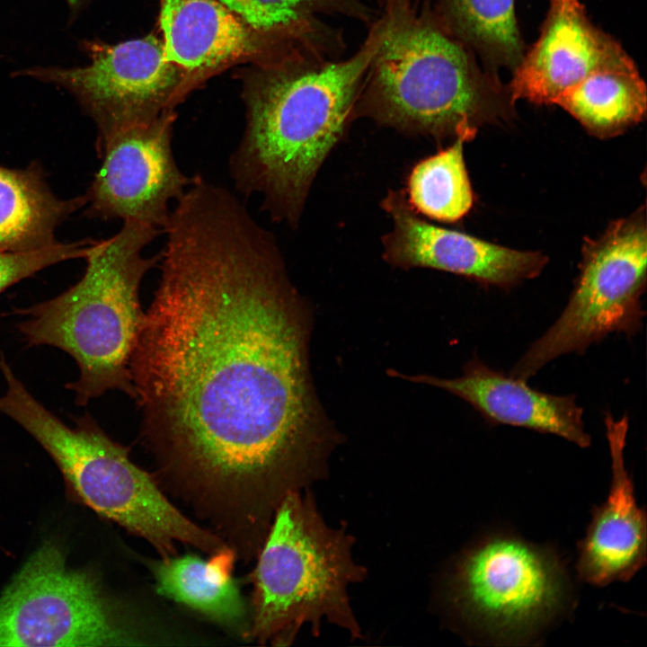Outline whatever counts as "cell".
<instances>
[{
	"instance_id": "1",
	"label": "cell",
	"mask_w": 647,
	"mask_h": 647,
	"mask_svg": "<svg viewBox=\"0 0 647 647\" xmlns=\"http://www.w3.org/2000/svg\"><path fill=\"white\" fill-rule=\"evenodd\" d=\"M130 361L162 469L234 527L322 478L337 436L309 373L307 310L271 233L226 191L186 196Z\"/></svg>"
},
{
	"instance_id": "2",
	"label": "cell",
	"mask_w": 647,
	"mask_h": 647,
	"mask_svg": "<svg viewBox=\"0 0 647 647\" xmlns=\"http://www.w3.org/2000/svg\"><path fill=\"white\" fill-rule=\"evenodd\" d=\"M379 40L375 21L347 59L286 58L255 65L245 80V126L229 173L241 195L261 198L272 220L297 225L320 167L353 118Z\"/></svg>"
},
{
	"instance_id": "3",
	"label": "cell",
	"mask_w": 647,
	"mask_h": 647,
	"mask_svg": "<svg viewBox=\"0 0 647 647\" xmlns=\"http://www.w3.org/2000/svg\"><path fill=\"white\" fill-rule=\"evenodd\" d=\"M380 40L364 76L353 117L401 132L472 139L479 128L509 122L514 101L496 73L433 13L411 1L385 9Z\"/></svg>"
},
{
	"instance_id": "4",
	"label": "cell",
	"mask_w": 647,
	"mask_h": 647,
	"mask_svg": "<svg viewBox=\"0 0 647 647\" xmlns=\"http://www.w3.org/2000/svg\"><path fill=\"white\" fill-rule=\"evenodd\" d=\"M163 229L125 220L112 236L93 240L84 258V275L62 294L28 308L13 310L25 318L18 331L30 346L49 345L68 353L79 377L66 385L84 406L107 391L120 390L134 399L130 361L144 314L140 284L158 265L160 253L145 249Z\"/></svg>"
},
{
	"instance_id": "5",
	"label": "cell",
	"mask_w": 647,
	"mask_h": 647,
	"mask_svg": "<svg viewBox=\"0 0 647 647\" xmlns=\"http://www.w3.org/2000/svg\"><path fill=\"white\" fill-rule=\"evenodd\" d=\"M0 371L6 384L0 412L49 453L74 500L147 540L163 557L174 554L176 543L211 554L226 546L182 514L130 460L129 448L111 439L89 413L70 428L32 396L5 360Z\"/></svg>"
},
{
	"instance_id": "6",
	"label": "cell",
	"mask_w": 647,
	"mask_h": 647,
	"mask_svg": "<svg viewBox=\"0 0 647 647\" xmlns=\"http://www.w3.org/2000/svg\"><path fill=\"white\" fill-rule=\"evenodd\" d=\"M353 541L325 523L310 492L288 493L259 549L252 636L287 646L307 624L317 636L325 619L360 638L348 589L366 570L352 558Z\"/></svg>"
},
{
	"instance_id": "7",
	"label": "cell",
	"mask_w": 647,
	"mask_h": 647,
	"mask_svg": "<svg viewBox=\"0 0 647 647\" xmlns=\"http://www.w3.org/2000/svg\"><path fill=\"white\" fill-rule=\"evenodd\" d=\"M581 254L566 306L518 360L510 376L527 380L552 360L583 353L611 333L632 336L641 330L647 269L645 208L611 223L598 237L586 239Z\"/></svg>"
},
{
	"instance_id": "8",
	"label": "cell",
	"mask_w": 647,
	"mask_h": 647,
	"mask_svg": "<svg viewBox=\"0 0 647 647\" xmlns=\"http://www.w3.org/2000/svg\"><path fill=\"white\" fill-rule=\"evenodd\" d=\"M134 636L98 577L47 540L0 597V646H118Z\"/></svg>"
},
{
	"instance_id": "9",
	"label": "cell",
	"mask_w": 647,
	"mask_h": 647,
	"mask_svg": "<svg viewBox=\"0 0 647 647\" xmlns=\"http://www.w3.org/2000/svg\"><path fill=\"white\" fill-rule=\"evenodd\" d=\"M89 63L33 66L16 72L65 89L97 128L96 143L127 126L173 112L189 93L182 71L155 35L118 44L85 41Z\"/></svg>"
},
{
	"instance_id": "10",
	"label": "cell",
	"mask_w": 647,
	"mask_h": 647,
	"mask_svg": "<svg viewBox=\"0 0 647 647\" xmlns=\"http://www.w3.org/2000/svg\"><path fill=\"white\" fill-rule=\"evenodd\" d=\"M565 581L545 549L509 536L489 537L457 562L449 598L458 612L501 638L523 635L560 609Z\"/></svg>"
},
{
	"instance_id": "11",
	"label": "cell",
	"mask_w": 647,
	"mask_h": 647,
	"mask_svg": "<svg viewBox=\"0 0 647 647\" xmlns=\"http://www.w3.org/2000/svg\"><path fill=\"white\" fill-rule=\"evenodd\" d=\"M175 112L122 128L95 144L101 165L85 194L88 215L163 229L170 204L195 182L179 168L173 151Z\"/></svg>"
},
{
	"instance_id": "12",
	"label": "cell",
	"mask_w": 647,
	"mask_h": 647,
	"mask_svg": "<svg viewBox=\"0 0 647 647\" xmlns=\"http://www.w3.org/2000/svg\"><path fill=\"white\" fill-rule=\"evenodd\" d=\"M382 208L392 220L382 240L384 258L394 266L435 269L510 288L537 277L546 265L542 253L508 248L427 222L403 191H389Z\"/></svg>"
},
{
	"instance_id": "13",
	"label": "cell",
	"mask_w": 647,
	"mask_h": 647,
	"mask_svg": "<svg viewBox=\"0 0 647 647\" xmlns=\"http://www.w3.org/2000/svg\"><path fill=\"white\" fill-rule=\"evenodd\" d=\"M629 59L616 40L592 23L580 0H550L540 35L512 71L508 88L514 102L554 104L592 72Z\"/></svg>"
},
{
	"instance_id": "14",
	"label": "cell",
	"mask_w": 647,
	"mask_h": 647,
	"mask_svg": "<svg viewBox=\"0 0 647 647\" xmlns=\"http://www.w3.org/2000/svg\"><path fill=\"white\" fill-rule=\"evenodd\" d=\"M166 58L190 92L232 65L269 64L292 57L217 0H159Z\"/></svg>"
},
{
	"instance_id": "15",
	"label": "cell",
	"mask_w": 647,
	"mask_h": 647,
	"mask_svg": "<svg viewBox=\"0 0 647 647\" xmlns=\"http://www.w3.org/2000/svg\"><path fill=\"white\" fill-rule=\"evenodd\" d=\"M612 481L606 501L593 512L585 537L579 545L577 569L592 585L606 586L630 580L646 562V515L636 503L624 449L629 428L625 414L605 417Z\"/></svg>"
},
{
	"instance_id": "16",
	"label": "cell",
	"mask_w": 647,
	"mask_h": 647,
	"mask_svg": "<svg viewBox=\"0 0 647 647\" xmlns=\"http://www.w3.org/2000/svg\"><path fill=\"white\" fill-rule=\"evenodd\" d=\"M412 380L442 388L468 403L491 425L527 428L562 437L581 448L590 446L583 409L576 396L547 394L526 380L495 370L477 358L467 362L462 376Z\"/></svg>"
},
{
	"instance_id": "17",
	"label": "cell",
	"mask_w": 647,
	"mask_h": 647,
	"mask_svg": "<svg viewBox=\"0 0 647 647\" xmlns=\"http://www.w3.org/2000/svg\"><path fill=\"white\" fill-rule=\"evenodd\" d=\"M288 54L325 56L342 43L318 15L341 13L362 22L372 11L357 0H217ZM339 51V50H338Z\"/></svg>"
},
{
	"instance_id": "18",
	"label": "cell",
	"mask_w": 647,
	"mask_h": 647,
	"mask_svg": "<svg viewBox=\"0 0 647 647\" xmlns=\"http://www.w3.org/2000/svg\"><path fill=\"white\" fill-rule=\"evenodd\" d=\"M85 203V195L58 199L37 164L0 166V251H31L55 244L58 226Z\"/></svg>"
},
{
	"instance_id": "19",
	"label": "cell",
	"mask_w": 647,
	"mask_h": 647,
	"mask_svg": "<svg viewBox=\"0 0 647 647\" xmlns=\"http://www.w3.org/2000/svg\"><path fill=\"white\" fill-rule=\"evenodd\" d=\"M589 134L608 138L643 120L646 85L633 59L599 68L563 92L554 102Z\"/></svg>"
},
{
	"instance_id": "20",
	"label": "cell",
	"mask_w": 647,
	"mask_h": 647,
	"mask_svg": "<svg viewBox=\"0 0 647 647\" xmlns=\"http://www.w3.org/2000/svg\"><path fill=\"white\" fill-rule=\"evenodd\" d=\"M154 566L157 591L224 624H235L244 613L233 578L235 553L227 546L208 560L195 555L167 556Z\"/></svg>"
},
{
	"instance_id": "21",
	"label": "cell",
	"mask_w": 647,
	"mask_h": 647,
	"mask_svg": "<svg viewBox=\"0 0 647 647\" xmlns=\"http://www.w3.org/2000/svg\"><path fill=\"white\" fill-rule=\"evenodd\" d=\"M435 14L493 72L498 67L513 71L523 58L514 0H439Z\"/></svg>"
},
{
	"instance_id": "22",
	"label": "cell",
	"mask_w": 647,
	"mask_h": 647,
	"mask_svg": "<svg viewBox=\"0 0 647 647\" xmlns=\"http://www.w3.org/2000/svg\"><path fill=\"white\" fill-rule=\"evenodd\" d=\"M454 143L418 162L407 179L406 199L420 216L441 222H456L465 216L474 195L464 159V143Z\"/></svg>"
},
{
	"instance_id": "23",
	"label": "cell",
	"mask_w": 647,
	"mask_h": 647,
	"mask_svg": "<svg viewBox=\"0 0 647 647\" xmlns=\"http://www.w3.org/2000/svg\"><path fill=\"white\" fill-rule=\"evenodd\" d=\"M93 240L53 244L22 252L0 251V293L39 270L71 259H84Z\"/></svg>"
},
{
	"instance_id": "24",
	"label": "cell",
	"mask_w": 647,
	"mask_h": 647,
	"mask_svg": "<svg viewBox=\"0 0 647 647\" xmlns=\"http://www.w3.org/2000/svg\"><path fill=\"white\" fill-rule=\"evenodd\" d=\"M89 0H66L69 8L73 12L79 11Z\"/></svg>"
},
{
	"instance_id": "25",
	"label": "cell",
	"mask_w": 647,
	"mask_h": 647,
	"mask_svg": "<svg viewBox=\"0 0 647 647\" xmlns=\"http://www.w3.org/2000/svg\"><path fill=\"white\" fill-rule=\"evenodd\" d=\"M384 8H386L400 0H376Z\"/></svg>"
}]
</instances>
